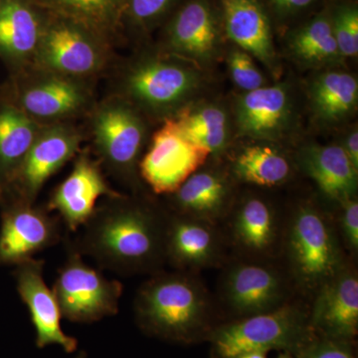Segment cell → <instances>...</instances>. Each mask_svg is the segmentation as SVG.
Wrapping results in <instances>:
<instances>
[{"label":"cell","instance_id":"6da1fadb","mask_svg":"<svg viewBox=\"0 0 358 358\" xmlns=\"http://www.w3.org/2000/svg\"><path fill=\"white\" fill-rule=\"evenodd\" d=\"M166 211L138 196L106 197L70 244L101 268L121 275L159 272L166 265Z\"/></svg>","mask_w":358,"mask_h":358},{"label":"cell","instance_id":"7a4b0ae2","mask_svg":"<svg viewBox=\"0 0 358 358\" xmlns=\"http://www.w3.org/2000/svg\"><path fill=\"white\" fill-rule=\"evenodd\" d=\"M212 305L210 294L195 273L176 270L150 275L134 301L136 322L143 331L185 343L206 324Z\"/></svg>","mask_w":358,"mask_h":358},{"label":"cell","instance_id":"3957f363","mask_svg":"<svg viewBox=\"0 0 358 358\" xmlns=\"http://www.w3.org/2000/svg\"><path fill=\"white\" fill-rule=\"evenodd\" d=\"M281 251L292 284L313 296L346 266L336 226L310 202L296 205L284 223Z\"/></svg>","mask_w":358,"mask_h":358},{"label":"cell","instance_id":"277c9868","mask_svg":"<svg viewBox=\"0 0 358 358\" xmlns=\"http://www.w3.org/2000/svg\"><path fill=\"white\" fill-rule=\"evenodd\" d=\"M203 76L199 65L173 54L136 59L120 80L119 96L141 114L166 121L193 102Z\"/></svg>","mask_w":358,"mask_h":358},{"label":"cell","instance_id":"5b68a950","mask_svg":"<svg viewBox=\"0 0 358 358\" xmlns=\"http://www.w3.org/2000/svg\"><path fill=\"white\" fill-rule=\"evenodd\" d=\"M210 336L218 358H235L245 352L273 350L299 357L317 338L310 326V313L291 301L271 312L218 327Z\"/></svg>","mask_w":358,"mask_h":358},{"label":"cell","instance_id":"8992f818","mask_svg":"<svg viewBox=\"0 0 358 358\" xmlns=\"http://www.w3.org/2000/svg\"><path fill=\"white\" fill-rule=\"evenodd\" d=\"M143 119L140 110L119 95L99 103L92 115V138L98 162L133 188L140 186L138 166L147 141Z\"/></svg>","mask_w":358,"mask_h":358},{"label":"cell","instance_id":"52a82bcc","mask_svg":"<svg viewBox=\"0 0 358 358\" xmlns=\"http://www.w3.org/2000/svg\"><path fill=\"white\" fill-rule=\"evenodd\" d=\"M48 15L32 67L83 80L102 72L109 62V43L77 21Z\"/></svg>","mask_w":358,"mask_h":358},{"label":"cell","instance_id":"ba28073f","mask_svg":"<svg viewBox=\"0 0 358 358\" xmlns=\"http://www.w3.org/2000/svg\"><path fill=\"white\" fill-rule=\"evenodd\" d=\"M67 258L53 285L62 317L78 324H92L119 313L124 285L91 267L65 238Z\"/></svg>","mask_w":358,"mask_h":358},{"label":"cell","instance_id":"9c48e42d","mask_svg":"<svg viewBox=\"0 0 358 358\" xmlns=\"http://www.w3.org/2000/svg\"><path fill=\"white\" fill-rule=\"evenodd\" d=\"M0 268L34 258L64 239L63 223L44 207L13 194L0 199Z\"/></svg>","mask_w":358,"mask_h":358},{"label":"cell","instance_id":"30bf717a","mask_svg":"<svg viewBox=\"0 0 358 358\" xmlns=\"http://www.w3.org/2000/svg\"><path fill=\"white\" fill-rule=\"evenodd\" d=\"M246 259L233 263L223 273L221 301L242 317L271 312L289 303L292 282L268 260Z\"/></svg>","mask_w":358,"mask_h":358},{"label":"cell","instance_id":"8fae6325","mask_svg":"<svg viewBox=\"0 0 358 358\" xmlns=\"http://www.w3.org/2000/svg\"><path fill=\"white\" fill-rule=\"evenodd\" d=\"M209 157L204 148L186 138L173 119H167L141 157L138 173L155 194L171 195Z\"/></svg>","mask_w":358,"mask_h":358},{"label":"cell","instance_id":"7c38bea8","mask_svg":"<svg viewBox=\"0 0 358 358\" xmlns=\"http://www.w3.org/2000/svg\"><path fill=\"white\" fill-rule=\"evenodd\" d=\"M15 103L41 124L68 122L90 109L93 94L87 80L28 68Z\"/></svg>","mask_w":358,"mask_h":358},{"label":"cell","instance_id":"4fadbf2b","mask_svg":"<svg viewBox=\"0 0 358 358\" xmlns=\"http://www.w3.org/2000/svg\"><path fill=\"white\" fill-rule=\"evenodd\" d=\"M81 143V133L69 122L43 124L13 185L3 194L35 203L47 180L76 157Z\"/></svg>","mask_w":358,"mask_h":358},{"label":"cell","instance_id":"5bb4252c","mask_svg":"<svg viewBox=\"0 0 358 358\" xmlns=\"http://www.w3.org/2000/svg\"><path fill=\"white\" fill-rule=\"evenodd\" d=\"M164 253L176 271L196 273L223 262L224 238L216 224L166 211Z\"/></svg>","mask_w":358,"mask_h":358},{"label":"cell","instance_id":"9a60e30c","mask_svg":"<svg viewBox=\"0 0 358 358\" xmlns=\"http://www.w3.org/2000/svg\"><path fill=\"white\" fill-rule=\"evenodd\" d=\"M119 194L106 180L100 162L80 152L69 176L52 192L47 208L57 212L67 231L77 232L93 215L101 197Z\"/></svg>","mask_w":358,"mask_h":358},{"label":"cell","instance_id":"2e32d148","mask_svg":"<svg viewBox=\"0 0 358 358\" xmlns=\"http://www.w3.org/2000/svg\"><path fill=\"white\" fill-rule=\"evenodd\" d=\"M44 265L41 259L32 258L14 266L13 271L16 289L29 310L36 333L35 343L38 348L59 345L66 352H75L78 341L62 331V313L53 289L45 282Z\"/></svg>","mask_w":358,"mask_h":358},{"label":"cell","instance_id":"e0dca14e","mask_svg":"<svg viewBox=\"0 0 358 358\" xmlns=\"http://www.w3.org/2000/svg\"><path fill=\"white\" fill-rule=\"evenodd\" d=\"M294 120L293 95L285 84L246 92L235 103V126L243 138L260 141L282 140L291 131Z\"/></svg>","mask_w":358,"mask_h":358},{"label":"cell","instance_id":"ac0fdd59","mask_svg":"<svg viewBox=\"0 0 358 358\" xmlns=\"http://www.w3.org/2000/svg\"><path fill=\"white\" fill-rule=\"evenodd\" d=\"M227 217L231 242L245 258L270 260L281 251L284 223L268 200L246 195L235 202Z\"/></svg>","mask_w":358,"mask_h":358},{"label":"cell","instance_id":"d6986e66","mask_svg":"<svg viewBox=\"0 0 358 358\" xmlns=\"http://www.w3.org/2000/svg\"><path fill=\"white\" fill-rule=\"evenodd\" d=\"M310 322L324 338L348 341L357 334L358 277L345 266L315 294Z\"/></svg>","mask_w":358,"mask_h":358},{"label":"cell","instance_id":"ffe728a7","mask_svg":"<svg viewBox=\"0 0 358 358\" xmlns=\"http://www.w3.org/2000/svg\"><path fill=\"white\" fill-rule=\"evenodd\" d=\"M169 196L171 212L218 225L235 203L233 178L220 169L201 167Z\"/></svg>","mask_w":358,"mask_h":358},{"label":"cell","instance_id":"44dd1931","mask_svg":"<svg viewBox=\"0 0 358 358\" xmlns=\"http://www.w3.org/2000/svg\"><path fill=\"white\" fill-rule=\"evenodd\" d=\"M169 53L195 64L211 62L218 55L219 34L213 13L204 0L188 2L167 30Z\"/></svg>","mask_w":358,"mask_h":358},{"label":"cell","instance_id":"7402d4cb","mask_svg":"<svg viewBox=\"0 0 358 358\" xmlns=\"http://www.w3.org/2000/svg\"><path fill=\"white\" fill-rule=\"evenodd\" d=\"M224 25L238 48L260 61L274 76L280 64L273 44L270 22L258 0H221Z\"/></svg>","mask_w":358,"mask_h":358},{"label":"cell","instance_id":"603a6c76","mask_svg":"<svg viewBox=\"0 0 358 358\" xmlns=\"http://www.w3.org/2000/svg\"><path fill=\"white\" fill-rule=\"evenodd\" d=\"M296 162L329 201L341 205L357 197L358 169L341 145H305L299 152Z\"/></svg>","mask_w":358,"mask_h":358},{"label":"cell","instance_id":"cb8c5ba5","mask_svg":"<svg viewBox=\"0 0 358 358\" xmlns=\"http://www.w3.org/2000/svg\"><path fill=\"white\" fill-rule=\"evenodd\" d=\"M29 0H0V55L21 71L32 67L45 17Z\"/></svg>","mask_w":358,"mask_h":358},{"label":"cell","instance_id":"d4e9b609","mask_svg":"<svg viewBox=\"0 0 358 358\" xmlns=\"http://www.w3.org/2000/svg\"><path fill=\"white\" fill-rule=\"evenodd\" d=\"M42 127L43 124L26 115L15 103L0 107V189L2 194L13 185Z\"/></svg>","mask_w":358,"mask_h":358},{"label":"cell","instance_id":"484cf974","mask_svg":"<svg viewBox=\"0 0 358 358\" xmlns=\"http://www.w3.org/2000/svg\"><path fill=\"white\" fill-rule=\"evenodd\" d=\"M308 94L313 115L322 126L341 124L357 112V80L348 73H320L310 83Z\"/></svg>","mask_w":358,"mask_h":358},{"label":"cell","instance_id":"4316f807","mask_svg":"<svg viewBox=\"0 0 358 358\" xmlns=\"http://www.w3.org/2000/svg\"><path fill=\"white\" fill-rule=\"evenodd\" d=\"M179 129L210 157H220L229 145L231 120L219 103L192 102L174 115Z\"/></svg>","mask_w":358,"mask_h":358},{"label":"cell","instance_id":"83f0119b","mask_svg":"<svg viewBox=\"0 0 358 358\" xmlns=\"http://www.w3.org/2000/svg\"><path fill=\"white\" fill-rule=\"evenodd\" d=\"M47 13L81 23L109 43L124 17L127 0H33Z\"/></svg>","mask_w":358,"mask_h":358},{"label":"cell","instance_id":"f1b7e54d","mask_svg":"<svg viewBox=\"0 0 358 358\" xmlns=\"http://www.w3.org/2000/svg\"><path fill=\"white\" fill-rule=\"evenodd\" d=\"M230 174L246 185L275 187L291 178L293 166L281 150L261 143L242 148L232 160Z\"/></svg>","mask_w":358,"mask_h":358},{"label":"cell","instance_id":"f546056e","mask_svg":"<svg viewBox=\"0 0 358 358\" xmlns=\"http://www.w3.org/2000/svg\"><path fill=\"white\" fill-rule=\"evenodd\" d=\"M289 49L299 63L310 68L334 67L343 61L331 21L320 16L303 26L292 38Z\"/></svg>","mask_w":358,"mask_h":358},{"label":"cell","instance_id":"4dcf8cb0","mask_svg":"<svg viewBox=\"0 0 358 358\" xmlns=\"http://www.w3.org/2000/svg\"><path fill=\"white\" fill-rule=\"evenodd\" d=\"M334 38L343 58L358 54V13L355 7H343L331 20Z\"/></svg>","mask_w":358,"mask_h":358},{"label":"cell","instance_id":"1f68e13d","mask_svg":"<svg viewBox=\"0 0 358 358\" xmlns=\"http://www.w3.org/2000/svg\"><path fill=\"white\" fill-rule=\"evenodd\" d=\"M230 76L238 88L246 92L266 86V79L250 54L240 48L231 50L228 56Z\"/></svg>","mask_w":358,"mask_h":358},{"label":"cell","instance_id":"d6a6232c","mask_svg":"<svg viewBox=\"0 0 358 358\" xmlns=\"http://www.w3.org/2000/svg\"><path fill=\"white\" fill-rule=\"evenodd\" d=\"M173 0H127L124 16L136 26L152 24L166 13Z\"/></svg>","mask_w":358,"mask_h":358},{"label":"cell","instance_id":"836d02e7","mask_svg":"<svg viewBox=\"0 0 358 358\" xmlns=\"http://www.w3.org/2000/svg\"><path fill=\"white\" fill-rule=\"evenodd\" d=\"M341 217H339V230L341 237L345 248L352 253L358 250V200L357 197L346 200L339 205Z\"/></svg>","mask_w":358,"mask_h":358},{"label":"cell","instance_id":"e575fe53","mask_svg":"<svg viewBox=\"0 0 358 358\" xmlns=\"http://www.w3.org/2000/svg\"><path fill=\"white\" fill-rule=\"evenodd\" d=\"M299 358H355L348 341L315 338Z\"/></svg>","mask_w":358,"mask_h":358},{"label":"cell","instance_id":"d590c367","mask_svg":"<svg viewBox=\"0 0 358 358\" xmlns=\"http://www.w3.org/2000/svg\"><path fill=\"white\" fill-rule=\"evenodd\" d=\"M341 148L345 150L350 162L355 169H358V131L357 129H352L345 134L341 143Z\"/></svg>","mask_w":358,"mask_h":358},{"label":"cell","instance_id":"8d00e7d4","mask_svg":"<svg viewBox=\"0 0 358 358\" xmlns=\"http://www.w3.org/2000/svg\"><path fill=\"white\" fill-rule=\"evenodd\" d=\"M278 6L286 10H296L310 6L313 0H272Z\"/></svg>","mask_w":358,"mask_h":358},{"label":"cell","instance_id":"74e56055","mask_svg":"<svg viewBox=\"0 0 358 358\" xmlns=\"http://www.w3.org/2000/svg\"><path fill=\"white\" fill-rule=\"evenodd\" d=\"M267 353L266 352H261V350H257V352L242 353V355H238L235 358H267Z\"/></svg>","mask_w":358,"mask_h":358},{"label":"cell","instance_id":"f35d334b","mask_svg":"<svg viewBox=\"0 0 358 358\" xmlns=\"http://www.w3.org/2000/svg\"><path fill=\"white\" fill-rule=\"evenodd\" d=\"M278 358H294L293 355H291V353L289 352H282L281 355L278 357Z\"/></svg>","mask_w":358,"mask_h":358},{"label":"cell","instance_id":"ab89813d","mask_svg":"<svg viewBox=\"0 0 358 358\" xmlns=\"http://www.w3.org/2000/svg\"><path fill=\"white\" fill-rule=\"evenodd\" d=\"M75 358H87V353L85 352H80L79 355Z\"/></svg>","mask_w":358,"mask_h":358},{"label":"cell","instance_id":"60d3db41","mask_svg":"<svg viewBox=\"0 0 358 358\" xmlns=\"http://www.w3.org/2000/svg\"><path fill=\"white\" fill-rule=\"evenodd\" d=\"M1 195H2L1 189H0V199H1Z\"/></svg>","mask_w":358,"mask_h":358}]
</instances>
